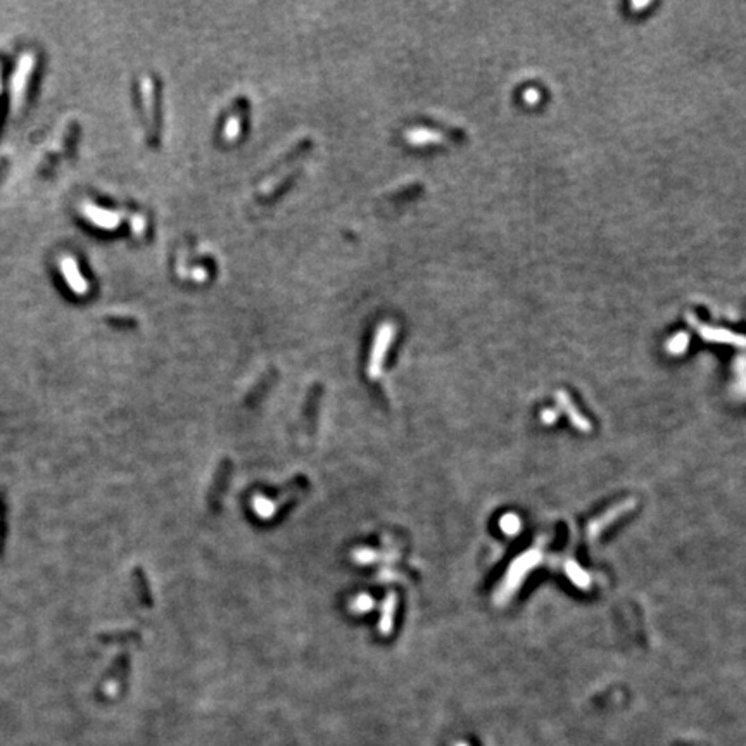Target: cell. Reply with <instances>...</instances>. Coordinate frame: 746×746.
Segmentation results:
<instances>
[{"instance_id":"cell-2","label":"cell","mask_w":746,"mask_h":746,"mask_svg":"<svg viewBox=\"0 0 746 746\" xmlns=\"http://www.w3.org/2000/svg\"><path fill=\"white\" fill-rule=\"evenodd\" d=\"M353 607H355V610H359V611H366L370 610V607H372V600H370L368 596H359L358 600H355V603H353Z\"/></svg>"},{"instance_id":"cell-1","label":"cell","mask_w":746,"mask_h":746,"mask_svg":"<svg viewBox=\"0 0 746 746\" xmlns=\"http://www.w3.org/2000/svg\"><path fill=\"white\" fill-rule=\"evenodd\" d=\"M230 473H232V465H230V459H225V461L220 465V468H218L217 479H214V486L210 493V505L213 510H217L218 501H220L221 496H223V493L226 489V482H228V479H230Z\"/></svg>"}]
</instances>
